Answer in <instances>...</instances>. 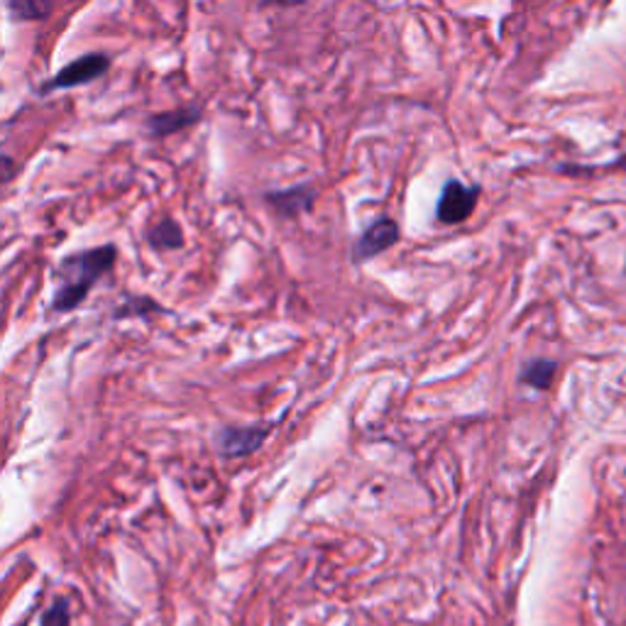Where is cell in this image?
<instances>
[{
    "instance_id": "6da1fadb",
    "label": "cell",
    "mask_w": 626,
    "mask_h": 626,
    "mask_svg": "<svg viewBox=\"0 0 626 626\" xmlns=\"http://www.w3.org/2000/svg\"><path fill=\"white\" fill-rule=\"evenodd\" d=\"M118 260L116 245L89 248L72 252L57 265V289H54L50 309L54 314H72L89 299L94 287L106 274H111Z\"/></svg>"
},
{
    "instance_id": "7a4b0ae2",
    "label": "cell",
    "mask_w": 626,
    "mask_h": 626,
    "mask_svg": "<svg viewBox=\"0 0 626 626\" xmlns=\"http://www.w3.org/2000/svg\"><path fill=\"white\" fill-rule=\"evenodd\" d=\"M111 69V57L103 52H89V54H81L79 59L69 62L67 67H62L57 74L47 79L45 84L40 86V94L45 96L50 91H67V89H76V86H89L98 79H103V76Z\"/></svg>"
},
{
    "instance_id": "3957f363",
    "label": "cell",
    "mask_w": 626,
    "mask_h": 626,
    "mask_svg": "<svg viewBox=\"0 0 626 626\" xmlns=\"http://www.w3.org/2000/svg\"><path fill=\"white\" fill-rule=\"evenodd\" d=\"M482 186L480 184H463L458 179H448L438 196L436 204V221L443 226H460L475 213L480 201Z\"/></svg>"
},
{
    "instance_id": "277c9868",
    "label": "cell",
    "mask_w": 626,
    "mask_h": 626,
    "mask_svg": "<svg viewBox=\"0 0 626 626\" xmlns=\"http://www.w3.org/2000/svg\"><path fill=\"white\" fill-rule=\"evenodd\" d=\"M399 238H402L399 223L389 216H380L377 221H372L358 235V240L353 243V250H350V260H353L355 265L375 260V257L384 255V252L397 245Z\"/></svg>"
},
{
    "instance_id": "5b68a950",
    "label": "cell",
    "mask_w": 626,
    "mask_h": 626,
    "mask_svg": "<svg viewBox=\"0 0 626 626\" xmlns=\"http://www.w3.org/2000/svg\"><path fill=\"white\" fill-rule=\"evenodd\" d=\"M272 426H223L216 433V448L223 458H248L255 455L265 446Z\"/></svg>"
},
{
    "instance_id": "8992f818",
    "label": "cell",
    "mask_w": 626,
    "mask_h": 626,
    "mask_svg": "<svg viewBox=\"0 0 626 626\" xmlns=\"http://www.w3.org/2000/svg\"><path fill=\"white\" fill-rule=\"evenodd\" d=\"M204 116V106L201 103H191V106H182L174 108V111H164V113H152L145 120V130L152 138H169L184 133L191 125H196Z\"/></svg>"
},
{
    "instance_id": "52a82bcc",
    "label": "cell",
    "mask_w": 626,
    "mask_h": 626,
    "mask_svg": "<svg viewBox=\"0 0 626 626\" xmlns=\"http://www.w3.org/2000/svg\"><path fill=\"white\" fill-rule=\"evenodd\" d=\"M265 201L277 211L282 218H296L301 213H309L316 204V186L311 182L294 184L287 189L267 191Z\"/></svg>"
},
{
    "instance_id": "ba28073f",
    "label": "cell",
    "mask_w": 626,
    "mask_h": 626,
    "mask_svg": "<svg viewBox=\"0 0 626 626\" xmlns=\"http://www.w3.org/2000/svg\"><path fill=\"white\" fill-rule=\"evenodd\" d=\"M147 243L157 252H172L184 248V230L174 218H162L147 230Z\"/></svg>"
},
{
    "instance_id": "9c48e42d",
    "label": "cell",
    "mask_w": 626,
    "mask_h": 626,
    "mask_svg": "<svg viewBox=\"0 0 626 626\" xmlns=\"http://www.w3.org/2000/svg\"><path fill=\"white\" fill-rule=\"evenodd\" d=\"M6 8L15 23H40L52 15L54 0H6Z\"/></svg>"
},
{
    "instance_id": "30bf717a",
    "label": "cell",
    "mask_w": 626,
    "mask_h": 626,
    "mask_svg": "<svg viewBox=\"0 0 626 626\" xmlns=\"http://www.w3.org/2000/svg\"><path fill=\"white\" fill-rule=\"evenodd\" d=\"M556 372H558V365L553 360H531L529 365H526L521 370V384H526V387H531V389H548L553 384V377H556Z\"/></svg>"
},
{
    "instance_id": "8fae6325",
    "label": "cell",
    "mask_w": 626,
    "mask_h": 626,
    "mask_svg": "<svg viewBox=\"0 0 626 626\" xmlns=\"http://www.w3.org/2000/svg\"><path fill=\"white\" fill-rule=\"evenodd\" d=\"M147 314H162V306L150 299V296H128V299L113 311V318H133V316H147Z\"/></svg>"
},
{
    "instance_id": "7c38bea8",
    "label": "cell",
    "mask_w": 626,
    "mask_h": 626,
    "mask_svg": "<svg viewBox=\"0 0 626 626\" xmlns=\"http://www.w3.org/2000/svg\"><path fill=\"white\" fill-rule=\"evenodd\" d=\"M40 626H72V607L67 597L52 602V607L42 614Z\"/></svg>"
},
{
    "instance_id": "4fadbf2b",
    "label": "cell",
    "mask_w": 626,
    "mask_h": 626,
    "mask_svg": "<svg viewBox=\"0 0 626 626\" xmlns=\"http://www.w3.org/2000/svg\"><path fill=\"white\" fill-rule=\"evenodd\" d=\"M304 3H309V0H260V6H274V8H299Z\"/></svg>"
},
{
    "instance_id": "5bb4252c",
    "label": "cell",
    "mask_w": 626,
    "mask_h": 626,
    "mask_svg": "<svg viewBox=\"0 0 626 626\" xmlns=\"http://www.w3.org/2000/svg\"><path fill=\"white\" fill-rule=\"evenodd\" d=\"M13 177H15V162H13V157L3 155V182L8 184Z\"/></svg>"
}]
</instances>
